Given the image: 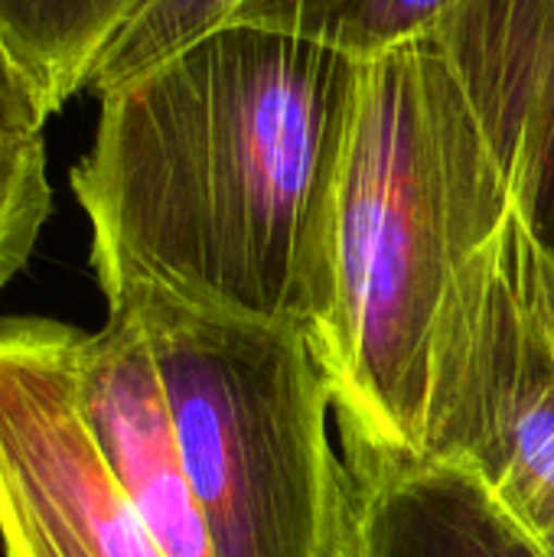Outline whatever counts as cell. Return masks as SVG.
Returning <instances> with one entry per match:
<instances>
[{"label":"cell","mask_w":554,"mask_h":557,"mask_svg":"<svg viewBox=\"0 0 554 557\" xmlns=\"http://www.w3.org/2000/svg\"><path fill=\"white\" fill-rule=\"evenodd\" d=\"M519 274H522V290L532 307V317L554 356V261L529 242L522 225H519Z\"/></svg>","instance_id":"obj_13"},{"label":"cell","mask_w":554,"mask_h":557,"mask_svg":"<svg viewBox=\"0 0 554 557\" xmlns=\"http://www.w3.org/2000/svg\"><path fill=\"white\" fill-rule=\"evenodd\" d=\"M457 65L529 242L554 261V0H447Z\"/></svg>","instance_id":"obj_6"},{"label":"cell","mask_w":554,"mask_h":557,"mask_svg":"<svg viewBox=\"0 0 554 557\" xmlns=\"http://www.w3.org/2000/svg\"><path fill=\"white\" fill-rule=\"evenodd\" d=\"M359 59L251 16L104 91L72 193L108 307H180L310 336L330 304L333 193Z\"/></svg>","instance_id":"obj_1"},{"label":"cell","mask_w":554,"mask_h":557,"mask_svg":"<svg viewBox=\"0 0 554 557\" xmlns=\"http://www.w3.org/2000/svg\"><path fill=\"white\" fill-rule=\"evenodd\" d=\"M85 333L49 317H0L3 557H167L85 424Z\"/></svg>","instance_id":"obj_5"},{"label":"cell","mask_w":554,"mask_h":557,"mask_svg":"<svg viewBox=\"0 0 554 557\" xmlns=\"http://www.w3.org/2000/svg\"><path fill=\"white\" fill-rule=\"evenodd\" d=\"M447 0H248L251 16L359 62L434 29Z\"/></svg>","instance_id":"obj_11"},{"label":"cell","mask_w":554,"mask_h":557,"mask_svg":"<svg viewBox=\"0 0 554 557\" xmlns=\"http://www.w3.org/2000/svg\"><path fill=\"white\" fill-rule=\"evenodd\" d=\"M336 557H552L457 460L346 463Z\"/></svg>","instance_id":"obj_8"},{"label":"cell","mask_w":554,"mask_h":557,"mask_svg":"<svg viewBox=\"0 0 554 557\" xmlns=\"http://www.w3.org/2000/svg\"><path fill=\"white\" fill-rule=\"evenodd\" d=\"M173 411L216 557H336L346 463L330 392L300 323L131 297Z\"/></svg>","instance_id":"obj_3"},{"label":"cell","mask_w":554,"mask_h":557,"mask_svg":"<svg viewBox=\"0 0 554 557\" xmlns=\"http://www.w3.org/2000/svg\"><path fill=\"white\" fill-rule=\"evenodd\" d=\"M46 124L49 111L0 36V287L26 268L52 212Z\"/></svg>","instance_id":"obj_10"},{"label":"cell","mask_w":554,"mask_h":557,"mask_svg":"<svg viewBox=\"0 0 554 557\" xmlns=\"http://www.w3.org/2000/svg\"><path fill=\"white\" fill-rule=\"evenodd\" d=\"M242 0H134L91 75V91H104L173 59L206 33L238 13Z\"/></svg>","instance_id":"obj_12"},{"label":"cell","mask_w":554,"mask_h":557,"mask_svg":"<svg viewBox=\"0 0 554 557\" xmlns=\"http://www.w3.org/2000/svg\"><path fill=\"white\" fill-rule=\"evenodd\" d=\"M134 0H0V36L49 117L82 88Z\"/></svg>","instance_id":"obj_9"},{"label":"cell","mask_w":554,"mask_h":557,"mask_svg":"<svg viewBox=\"0 0 554 557\" xmlns=\"http://www.w3.org/2000/svg\"><path fill=\"white\" fill-rule=\"evenodd\" d=\"M424 457L467 463L554 557V356L522 290L516 212L441 339Z\"/></svg>","instance_id":"obj_4"},{"label":"cell","mask_w":554,"mask_h":557,"mask_svg":"<svg viewBox=\"0 0 554 557\" xmlns=\"http://www.w3.org/2000/svg\"><path fill=\"white\" fill-rule=\"evenodd\" d=\"M78 401L108 470L160 552L167 557H216L157 359L134 310L108 307L104 326L85 333Z\"/></svg>","instance_id":"obj_7"},{"label":"cell","mask_w":554,"mask_h":557,"mask_svg":"<svg viewBox=\"0 0 554 557\" xmlns=\"http://www.w3.org/2000/svg\"><path fill=\"white\" fill-rule=\"evenodd\" d=\"M509 219L506 176L434 29L359 62L330 304L310 336L346 463L424 460L441 339Z\"/></svg>","instance_id":"obj_2"}]
</instances>
